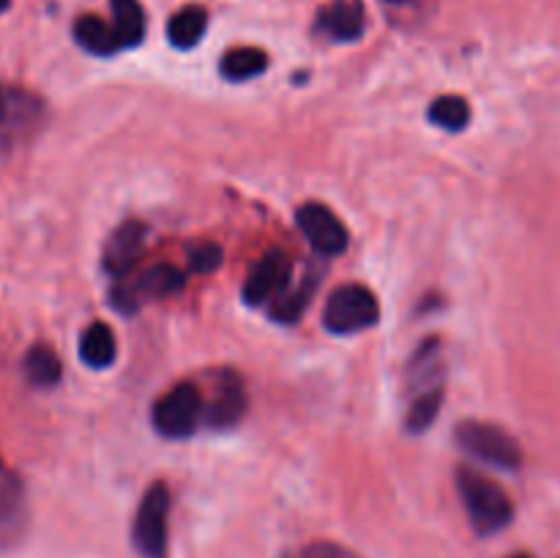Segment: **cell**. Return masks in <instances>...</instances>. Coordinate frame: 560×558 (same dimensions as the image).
Here are the masks:
<instances>
[{"instance_id":"4fadbf2b","label":"cell","mask_w":560,"mask_h":558,"mask_svg":"<svg viewBox=\"0 0 560 558\" xmlns=\"http://www.w3.org/2000/svg\"><path fill=\"white\" fill-rule=\"evenodd\" d=\"M317 31L334 42H353L364 33V5L359 0H337L317 14Z\"/></svg>"},{"instance_id":"44dd1931","label":"cell","mask_w":560,"mask_h":558,"mask_svg":"<svg viewBox=\"0 0 560 558\" xmlns=\"http://www.w3.org/2000/svg\"><path fill=\"white\" fill-rule=\"evenodd\" d=\"M312 293H315V279L295 284V288H284L277 299L271 301V317L279 323H295L310 306Z\"/></svg>"},{"instance_id":"52a82bcc","label":"cell","mask_w":560,"mask_h":558,"mask_svg":"<svg viewBox=\"0 0 560 558\" xmlns=\"http://www.w3.org/2000/svg\"><path fill=\"white\" fill-rule=\"evenodd\" d=\"M202 421V392L195 383H178L153 405V427L164 438H189Z\"/></svg>"},{"instance_id":"d6986e66","label":"cell","mask_w":560,"mask_h":558,"mask_svg":"<svg viewBox=\"0 0 560 558\" xmlns=\"http://www.w3.org/2000/svg\"><path fill=\"white\" fill-rule=\"evenodd\" d=\"M268 66V55L257 47H235L230 53H224L222 63H219V71L222 77L233 82L252 80V77L262 74Z\"/></svg>"},{"instance_id":"8992f818","label":"cell","mask_w":560,"mask_h":558,"mask_svg":"<svg viewBox=\"0 0 560 558\" xmlns=\"http://www.w3.org/2000/svg\"><path fill=\"white\" fill-rule=\"evenodd\" d=\"M457 441L465 452L495 468L517 470L523 465V449L503 427L487 421H463L457 427Z\"/></svg>"},{"instance_id":"ba28073f","label":"cell","mask_w":560,"mask_h":558,"mask_svg":"<svg viewBox=\"0 0 560 558\" xmlns=\"http://www.w3.org/2000/svg\"><path fill=\"white\" fill-rule=\"evenodd\" d=\"M246 414V388L238 372L219 370L211 375V397H202V421L217 430L238 425Z\"/></svg>"},{"instance_id":"5bb4252c","label":"cell","mask_w":560,"mask_h":558,"mask_svg":"<svg viewBox=\"0 0 560 558\" xmlns=\"http://www.w3.org/2000/svg\"><path fill=\"white\" fill-rule=\"evenodd\" d=\"M443 364H446V361H443L441 342H438V339H427V342L416 350L413 359H410V392H413V397L427 392H441L443 375H446Z\"/></svg>"},{"instance_id":"7c38bea8","label":"cell","mask_w":560,"mask_h":558,"mask_svg":"<svg viewBox=\"0 0 560 558\" xmlns=\"http://www.w3.org/2000/svg\"><path fill=\"white\" fill-rule=\"evenodd\" d=\"M142 244H145V224L137 222V219L124 222L113 235H109L107 246H104V268H107L115 279L131 274L135 263L140 260Z\"/></svg>"},{"instance_id":"6da1fadb","label":"cell","mask_w":560,"mask_h":558,"mask_svg":"<svg viewBox=\"0 0 560 558\" xmlns=\"http://www.w3.org/2000/svg\"><path fill=\"white\" fill-rule=\"evenodd\" d=\"M457 487L459 496H463L465 509H468L470 523H474V528L479 531V534H498V531H503L512 523V498H509L506 490H503L498 481H492L490 476L479 474V470L459 468Z\"/></svg>"},{"instance_id":"4316f807","label":"cell","mask_w":560,"mask_h":558,"mask_svg":"<svg viewBox=\"0 0 560 558\" xmlns=\"http://www.w3.org/2000/svg\"><path fill=\"white\" fill-rule=\"evenodd\" d=\"M509 558H530L528 553H517V556H509Z\"/></svg>"},{"instance_id":"30bf717a","label":"cell","mask_w":560,"mask_h":558,"mask_svg":"<svg viewBox=\"0 0 560 558\" xmlns=\"http://www.w3.org/2000/svg\"><path fill=\"white\" fill-rule=\"evenodd\" d=\"M290 274H293V263L282 252H268L260 263L249 271L244 282V301L246 304H268L277 299L284 288L290 284Z\"/></svg>"},{"instance_id":"e0dca14e","label":"cell","mask_w":560,"mask_h":558,"mask_svg":"<svg viewBox=\"0 0 560 558\" xmlns=\"http://www.w3.org/2000/svg\"><path fill=\"white\" fill-rule=\"evenodd\" d=\"M115 353H118V342H115L113 328L104 326V323H91V326L82 332L80 356L88 367L104 370V367L113 364Z\"/></svg>"},{"instance_id":"ffe728a7","label":"cell","mask_w":560,"mask_h":558,"mask_svg":"<svg viewBox=\"0 0 560 558\" xmlns=\"http://www.w3.org/2000/svg\"><path fill=\"white\" fill-rule=\"evenodd\" d=\"M25 375L33 386L49 388L63 375V364L49 345H33L25 353Z\"/></svg>"},{"instance_id":"7402d4cb","label":"cell","mask_w":560,"mask_h":558,"mask_svg":"<svg viewBox=\"0 0 560 558\" xmlns=\"http://www.w3.org/2000/svg\"><path fill=\"white\" fill-rule=\"evenodd\" d=\"M430 120H435L441 129L463 131L470 120V107L463 96H441L432 102Z\"/></svg>"},{"instance_id":"9a60e30c","label":"cell","mask_w":560,"mask_h":558,"mask_svg":"<svg viewBox=\"0 0 560 558\" xmlns=\"http://www.w3.org/2000/svg\"><path fill=\"white\" fill-rule=\"evenodd\" d=\"M74 38L93 55H113L120 49L113 22H104L96 14H85L74 22Z\"/></svg>"},{"instance_id":"3957f363","label":"cell","mask_w":560,"mask_h":558,"mask_svg":"<svg viewBox=\"0 0 560 558\" xmlns=\"http://www.w3.org/2000/svg\"><path fill=\"white\" fill-rule=\"evenodd\" d=\"M377 317H381V304H377L375 293L359 282L334 290L326 301V312H323V323L334 334L364 332V328L375 326Z\"/></svg>"},{"instance_id":"9c48e42d","label":"cell","mask_w":560,"mask_h":558,"mask_svg":"<svg viewBox=\"0 0 560 558\" xmlns=\"http://www.w3.org/2000/svg\"><path fill=\"white\" fill-rule=\"evenodd\" d=\"M295 222L320 255H339V252L348 249V228L323 202H304L295 211Z\"/></svg>"},{"instance_id":"ac0fdd59","label":"cell","mask_w":560,"mask_h":558,"mask_svg":"<svg viewBox=\"0 0 560 558\" xmlns=\"http://www.w3.org/2000/svg\"><path fill=\"white\" fill-rule=\"evenodd\" d=\"M113 27L120 47H137L145 36V11L140 0H113Z\"/></svg>"},{"instance_id":"7a4b0ae2","label":"cell","mask_w":560,"mask_h":558,"mask_svg":"<svg viewBox=\"0 0 560 558\" xmlns=\"http://www.w3.org/2000/svg\"><path fill=\"white\" fill-rule=\"evenodd\" d=\"M44 120V104L36 93L0 82V156L31 140Z\"/></svg>"},{"instance_id":"484cf974","label":"cell","mask_w":560,"mask_h":558,"mask_svg":"<svg viewBox=\"0 0 560 558\" xmlns=\"http://www.w3.org/2000/svg\"><path fill=\"white\" fill-rule=\"evenodd\" d=\"M9 3H11V0H0V14H3V11L9 9Z\"/></svg>"},{"instance_id":"83f0119b","label":"cell","mask_w":560,"mask_h":558,"mask_svg":"<svg viewBox=\"0 0 560 558\" xmlns=\"http://www.w3.org/2000/svg\"><path fill=\"white\" fill-rule=\"evenodd\" d=\"M392 3H405V0H392Z\"/></svg>"},{"instance_id":"d4e9b609","label":"cell","mask_w":560,"mask_h":558,"mask_svg":"<svg viewBox=\"0 0 560 558\" xmlns=\"http://www.w3.org/2000/svg\"><path fill=\"white\" fill-rule=\"evenodd\" d=\"M299 558H359V556L350 553L348 547L334 545V542H315V545L304 547Z\"/></svg>"},{"instance_id":"2e32d148","label":"cell","mask_w":560,"mask_h":558,"mask_svg":"<svg viewBox=\"0 0 560 558\" xmlns=\"http://www.w3.org/2000/svg\"><path fill=\"white\" fill-rule=\"evenodd\" d=\"M208 27V11L202 5H186V9L175 11L167 22V38L173 47L189 49L206 36Z\"/></svg>"},{"instance_id":"277c9868","label":"cell","mask_w":560,"mask_h":558,"mask_svg":"<svg viewBox=\"0 0 560 558\" xmlns=\"http://www.w3.org/2000/svg\"><path fill=\"white\" fill-rule=\"evenodd\" d=\"M186 284L184 271L173 263H159L151 266L148 271H142L140 277H118V282L113 284V304L115 310L131 315V312L140 310L148 299H162V295L178 293Z\"/></svg>"},{"instance_id":"5b68a950","label":"cell","mask_w":560,"mask_h":558,"mask_svg":"<svg viewBox=\"0 0 560 558\" xmlns=\"http://www.w3.org/2000/svg\"><path fill=\"white\" fill-rule=\"evenodd\" d=\"M167 512L170 490L164 481H153L137 509L131 539L142 558H167Z\"/></svg>"},{"instance_id":"8fae6325","label":"cell","mask_w":560,"mask_h":558,"mask_svg":"<svg viewBox=\"0 0 560 558\" xmlns=\"http://www.w3.org/2000/svg\"><path fill=\"white\" fill-rule=\"evenodd\" d=\"M25 518V490L20 476L0 460V547H9L11 542L20 539Z\"/></svg>"},{"instance_id":"cb8c5ba5","label":"cell","mask_w":560,"mask_h":558,"mask_svg":"<svg viewBox=\"0 0 560 558\" xmlns=\"http://www.w3.org/2000/svg\"><path fill=\"white\" fill-rule=\"evenodd\" d=\"M222 263V249L211 241H200L189 249V268L197 274H211Z\"/></svg>"},{"instance_id":"603a6c76","label":"cell","mask_w":560,"mask_h":558,"mask_svg":"<svg viewBox=\"0 0 560 558\" xmlns=\"http://www.w3.org/2000/svg\"><path fill=\"white\" fill-rule=\"evenodd\" d=\"M441 403H443V388L441 392H427L419 394V397H410V408H408V430L410 432H424L432 421L438 419L441 414Z\"/></svg>"}]
</instances>
